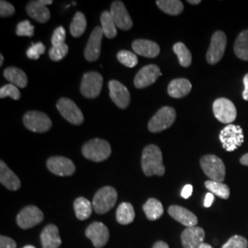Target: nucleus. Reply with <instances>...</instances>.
<instances>
[{
  "mask_svg": "<svg viewBox=\"0 0 248 248\" xmlns=\"http://www.w3.org/2000/svg\"><path fill=\"white\" fill-rule=\"evenodd\" d=\"M68 53V45L63 44L59 46H53L49 51L50 58L54 61L58 62L63 59Z\"/></svg>",
  "mask_w": 248,
  "mask_h": 248,
  "instance_id": "37",
  "label": "nucleus"
},
{
  "mask_svg": "<svg viewBox=\"0 0 248 248\" xmlns=\"http://www.w3.org/2000/svg\"><path fill=\"white\" fill-rule=\"evenodd\" d=\"M118 193L114 187L107 186L101 187L93 198V210L98 214L109 212L116 204Z\"/></svg>",
  "mask_w": 248,
  "mask_h": 248,
  "instance_id": "3",
  "label": "nucleus"
},
{
  "mask_svg": "<svg viewBox=\"0 0 248 248\" xmlns=\"http://www.w3.org/2000/svg\"><path fill=\"white\" fill-rule=\"evenodd\" d=\"M169 215L181 224L187 227H193L198 223V218L194 213L181 206L172 205L169 208Z\"/></svg>",
  "mask_w": 248,
  "mask_h": 248,
  "instance_id": "20",
  "label": "nucleus"
},
{
  "mask_svg": "<svg viewBox=\"0 0 248 248\" xmlns=\"http://www.w3.org/2000/svg\"><path fill=\"white\" fill-rule=\"evenodd\" d=\"M0 182L9 190L15 191L20 187L19 178L9 169L3 160L0 161Z\"/></svg>",
  "mask_w": 248,
  "mask_h": 248,
  "instance_id": "24",
  "label": "nucleus"
},
{
  "mask_svg": "<svg viewBox=\"0 0 248 248\" xmlns=\"http://www.w3.org/2000/svg\"><path fill=\"white\" fill-rule=\"evenodd\" d=\"M205 232L202 227H187L181 234V243L184 248H199L203 244Z\"/></svg>",
  "mask_w": 248,
  "mask_h": 248,
  "instance_id": "19",
  "label": "nucleus"
},
{
  "mask_svg": "<svg viewBox=\"0 0 248 248\" xmlns=\"http://www.w3.org/2000/svg\"><path fill=\"white\" fill-rule=\"evenodd\" d=\"M100 21L101 29L107 38L113 39L117 36V26L110 14V11H103L100 16Z\"/></svg>",
  "mask_w": 248,
  "mask_h": 248,
  "instance_id": "32",
  "label": "nucleus"
},
{
  "mask_svg": "<svg viewBox=\"0 0 248 248\" xmlns=\"http://www.w3.org/2000/svg\"><path fill=\"white\" fill-rule=\"evenodd\" d=\"M23 124L33 133H45L52 128L51 119L41 111H28L23 116Z\"/></svg>",
  "mask_w": 248,
  "mask_h": 248,
  "instance_id": "8",
  "label": "nucleus"
},
{
  "mask_svg": "<svg viewBox=\"0 0 248 248\" xmlns=\"http://www.w3.org/2000/svg\"><path fill=\"white\" fill-rule=\"evenodd\" d=\"M243 81H244V86H245V90L243 92V98L248 101V74L245 76Z\"/></svg>",
  "mask_w": 248,
  "mask_h": 248,
  "instance_id": "47",
  "label": "nucleus"
},
{
  "mask_svg": "<svg viewBox=\"0 0 248 248\" xmlns=\"http://www.w3.org/2000/svg\"><path fill=\"white\" fill-rule=\"evenodd\" d=\"M23 248H36L35 247H33V246H26V247H24Z\"/></svg>",
  "mask_w": 248,
  "mask_h": 248,
  "instance_id": "53",
  "label": "nucleus"
},
{
  "mask_svg": "<svg viewBox=\"0 0 248 248\" xmlns=\"http://www.w3.org/2000/svg\"><path fill=\"white\" fill-rule=\"evenodd\" d=\"M173 51L177 54L178 61L181 66L188 67L192 62V55L186 45L182 43H177L173 46Z\"/></svg>",
  "mask_w": 248,
  "mask_h": 248,
  "instance_id": "34",
  "label": "nucleus"
},
{
  "mask_svg": "<svg viewBox=\"0 0 248 248\" xmlns=\"http://www.w3.org/2000/svg\"><path fill=\"white\" fill-rule=\"evenodd\" d=\"M162 76L160 68L155 64H148L142 67L134 78V86L136 89H144L154 84Z\"/></svg>",
  "mask_w": 248,
  "mask_h": 248,
  "instance_id": "13",
  "label": "nucleus"
},
{
  "mask_svg": "<svg viewBox=\"0 0 248 248\" xmlns=\"http://www.w3.org/2000/svg\"><path fill=\"white\" fill-rule=\"evenodd\" d=\"M110 14L116 26L123 31H129L133 27V20L122 1H114L110 7Z\"/></svg>",
  "mask_w": 248,
  "mask_h": 248,
  "instance_id": "18",
  "label": "nucleus"
},
{
  "mask_svg": "<svg viewBox=\"0 0 248 248\" xmlns=\"http://www.w3.org/2000/svg\"><path fill=\"white\" fill-rule=\"evenodd\" d=\"M226 45L227 38L225 33L221 31H215L212 37L210 48L208 49V52L206 54L207 62L210 64H215L219 61H221L226 49Z\"/></svg>",
  "mask_w": 248,
  "mask_h": 248,
  "instance_id": "10",
  "label": "nucleus"
},
{
  "mask_svg": "<svg viewBox=\"0 0 248 248\" xmlns=\"http://www.w3.org/2000/svg\"><path fill=\"white\" fill-rule=\"evenodd\" d=\"M56 108L61 115L70 124L80 125L84 122V115L78 105L69 98H60Z\"/></svg>",
  "mask_w": 248,
  "mask_h": 248,
  "instance_id": "11",
  "label": "nucleus"
},
{
  "mask_svg": "<svg viewBox=\"0 0 248 248\" xmlns=\"http://www.w3.org/2000/svg\"><path fill=\"white\" fill-rule=\"evenodd\" d=\"M87 28V19L83 13L77 12L74 16L70 24V32L73 37H80L82 35Z\"/></svg>",
  "mask_w": 248,
  "mask_h": 248,
  "instance_id": "33",
  "label": "nucleus"
},
{
  "mask_svg": "<svg viewBox=\"0 0 248 248\" xmlns=\"http://www.w3.org/2000/svg\"><path fill=\"white\" fill-rule=\"evenodd\" d=\"M86 236L91 240L93 246L96 248H103L109 238V232L106 225L102 222H95L91 223L86 230Z\"/></svg>",
  "mask_w": 248,
  "mask_h": 248,
  "instance_id": "14",
  "label": "nucleus"
},
{
  "mask_svg": "<svg viewBox=\"0 0 248 248\" xmlns=\"http://www.w3.org/2000/svg\"><path fill=\"white\" fill-rule=\"evenodd\" d=\"M104 35L101 27H96L89 36L88 45L85 49V58L89 62L97 61L101 51V41Z\"/></svg>",
  "mask_w": 248,
  "mask_h": 248,
  "instance_id": "16",
  "label": "nucleus"
},
{
  "mask_svg": "<svg viewBox=\"0 0 248 248\" xmlns=\"http://www.w3.org/2000/svg\"><path fill=\"white\" fill-rule=\"evenodd\" d=\"M46 164L53 174L60 177L72 176L76 171L75 164L71 160L63 156H53L47 160Z\"/></svg>",
  "mask_w": 248,
  "mask_h": 248,
  "instance_id": "15",
  "label": "nucleus"
},
{
  "mask_svg": "<svg viewBox=\"0 0 248 248\" xmlns=\"http://www.w3.org/2000/svg\"><path fill=\"white\" fill-rule=\"evenodd\" d=\"M5 78L10 82V84L24 89L28 84V78L26 74L18 67H8L4 70Z\"/></svg>",
  "mask_w": 248,
  "mask_h": 248,
  "instance_id": "26",
  "label": "nucleus"
},
{
  "mask_svg": "<svg viewBox=\"0 0 248 248\" xmlns=\"http://www.w3.org/2000/svg\"><path fill=\"white\" fill-rule=\"evenodd\" d=\"M192 85L186 78H177L169 83L168 92L171 98H181L186 97L191 91Z\"/></svg>",
  "mask_w": 248,
  "mask_h": 248,
  "instance_id": "25",
  "label": "nucleus"
},
{
  "mask_svg": "<svg viewBox=\"0 0 248 248\" xmlns=\"http://www.w3.org/2000/svg\"><path fill=\"white\" fill-rule=\"evenodd\" d=\"M201 0H188V3L191 4V5H199L201 4Z\"/></svg>",
  "mask_w": 248,
  "mask_h": 248,
  "instance_id": "50",
  "label": "nucleus"
},
{
  "mask_svg": "<svg viewBox=\"0 0 248 248\" xmlns=\"http://www.w3.org/2000/svg\"><path fill=\"white\" fill-rule=\"evenodd\" d=\"M135 218L133 206L129 202H123L117 209L116 220L120 224L126 225L132 223Z\"/></svg>",
  "mask_w": 248,
  "mask_h": 248,
  "instance_id": "29",
  "label": "nucleus"
},
{
  "mask_svg": "<svg viewBox=\"0 0 248 248\" xmlns=\"http://www.w3.org/2000/svg\"><path fill=\"white\" fill-rule=\"evenodd\" d=\"M205 186L210 190L211 193H213V195L218 196L221 199L227 200L230 197V188L223 183L208 180L205 182Z\"/></svg>",
  "mask_w": 248,
  "mask_h": 248,
  "instance_id": "35",
  "label": "nucleus"
},
{
  "mask_svg": "<svg viewBox=\"0 0 248 248\" xmlns=\"http://www.w3.org/2000/svg\"><path fill=\"white\" fill-rule=\"evenodd\" d=\"M233 50L239 59L248 61V30L243 31L236 38Z\"/></svg>",
  "mask_w": 248,
  "mask_h": 248,
  "instance_id": "30",
  "label": "nucleus"
},
{
  "mask_svg": "<svg viewBox=\"0 0 248 248\" xmlns=\"http://www.w3.org/2000/svg\"><path fill=\"white\" fill-rule=\"evenodd\" d=\"M92 208L93 205L89 202L88 199L84 197L78 198L74 202V210L76 216L78 220L84 221L87 220L92 214Z\"/></svg>",
  "mask_w": 248,
  "mask_h": 248,
  "instance_id": "28",
  "label": "nucleus"
},
{
  "mask_svg": "<svg viewBox=\"0 0 248 248\" xmlns=\"http://www.w3.org/2000/svg\"><path fill=\"white\" fill-rule=\"evenodd\" d=\"M109 97L120 108H126L130 104V92L128 89L117 80L108 82Z\"/></svg>",
  "mask_w": 248,
  "mask_h": 248,
  "instance_id": "17",
  "label": "nucleus"
},
{
  "mask_svg": "<svg viewBox=\"0 0 248 248\" xmlns=\"http://www.w3.org/2000/svg\"><path fill=\"white\" fill-rule=\"evenodd\" d=\"M192 192H193V186L191 185H186L182 188L181 196L184 199H188L190 196L192 195Z\"/></svg>",
  "mask_w": 248,
  "mask_h": 248,
  "instance_id": "45",
  "label": "nucleus"
},
{
  "mask_svg": "<svg viewBox=\"0 0 248 248\" xmlns=\"http://www.w3.org/2000/svg\"><path fill=\"white\" fill-rule=\"evenodd\" d=\"M153 248H169V247L167 243H165V242H163V241H158V242H156V243L154 245Z\"/></svg>",
  "mask_w": 248,
  "mask_h": 248,
  "instance_id": "48",
  "label": "nucleus"
},
{
  "mask_svg": "<svg viewBox=\"0 0 248 248\" xmlns=\"http://www.w3.org/2000/svg\"><path fill=\"white\" fill-rule=\"evenodd\" d=\"M132 48L135 54L148 58H155L160 53L159 45L149 40H135L132 45Z\"/></svg>",
  "mask_w": 248,
  "mask_h": 248,
  "instance_id": "21",
  "label": "nucleus"
},
{
  "mask_svg": "<svg viewBox=\"0 0 248 248\" xmlns=\"http://www.w3.org/2000/svg\"><path fill=\"white\" fill-rule=\"evenodd\" d=\"M142 169L147 177L163 176L166 169L163 163V155L159 147L155 144L147 145L142 155Z\"/></svg>",
  "mask_w": 248,
  "mask_h": 248,
  "instance_id": "1",
  "label": "nucleus"
},
{
  "mask_svg": "<svg viewBox=\"0 0 248 248\" xmlns=\"http://www.w3.org/2000/svg\"><path fill=\"white\" fill-rule=\"evenodd\" d=\"M240 163L244 166H248V153L244 155L241 158H240Z\"/></svg>",
  "mask_w": 248,
  "mask_h": 248,
  "instance_id": "49",
  "label": "nucleus"
},
{
  "mask_svg": "<svg viewBox=\"0 0 248 248\" xmlns=\"http://www.w3.org/2000/svg\"><path fill=\"white\" fill-rule=\"evenodd\" d=\"M28 15L40 23H45L51 17L50 10L42 3V0H34L28 3L26 7Z\"/></svg>",
  "mask_w": 248,
  "mask_h": 248,
  "instance_id": "23",
  "label": "nucleus"
},
{
  "mask_svg": "<svg viewBox=\"0 0 248 248\" xmlns=\"http://www.w3.org/2000/svg\"><path fill=\"white\" fill-rule=\"evenodd\" d=\"M220 141L222 142L223 149L227 152H233L240 147L244 140L245 136L242 128L238 125L229 124L225 126L220 133Z\"/></svg>",
  "mask_w": 248,
  "mask_h": 248,
  "instance_id": "5",
  "label": "nucleus"
},
{
  "mask_svg": "<svg viewBox=\"0 0 248 248\" xmlns=\"http://www.w3.org/2000/svg\"><path fill=\"white\" fill-rule=\"evenodd\" d=\"M41 243L43 248H58L62 245L59 230L56 225L48 224L41 233Z\"/></svg>",
  "mask_w": 248,
  "mask_h": 248,
  "instance_id": "22",
  "label": "nucleus"
},
{
  "mask_svg": "<svg viewBox=\"0 0 248 248\" xmlns=\"http://www.w3.org/2000/svg\"><path fill=\"white\" fill-rule=\"evenodd\" d=\"M17 244L13 239L8 236H0V248H16Z\"/></svg>",
  "mask_w": 248,
  "mask_h": 248,
  "instance_id": "44",
  "label": "nucleus"
},
{
  "mask_svg": "<svg viewBox=\"0 0 248 248\" xmlns=\"http://www.w3.org/2000/svg\"><path fill=\"white\" fill-rule=\"evenodd\" d=\"M201 167L205 175L212 181L220 182L225 178V166L221 158L214 155H207L201 158Z\"/></svg>",
  "mask_w": 248,
  "mask_h": 248,
  "instance_id": "4",
  "label": "nucleus"
},
{
  "mask_svg": "<svg viewBox=\"0 0 248 248\" xmlns=\"http://www.w3.org/2000/svg\"><path fill=\"white\" fill-rule=\"evenodd\" d=\"M213 248V247H211L209 244H206V243H203V244H202L201 246H200V248Z\"/></svg>",
  "mask_w": 248,
  "mask_h": 248,
  "instance_id": "51",
  "label": "nucleus"
},
{
  "mask_svg": "<svg viewBox=\"0 0 248 248\" xmlns=\"http://www.w3.org/2000/svg\"><path fill=\"white\" fill-rule=\"evenodd\" d=\"M16 33L18 36L32 37L34 34V26L29 20H23L17 25Z\"/></svg>",
  "mask_w": 248,
  "mask_h": 248,
  "instance_id": "41",
  "label": "nucleus"
},
{
  "mask_svg": "<svg viewBox=\"0 0 248 248\" xmlns=\"http://www.w3.org/2000/svg\"><path fill=\"white\" fill-rule=\"evenodd\" d=\"M14 13H15V8L9 2L1 0V2H0V16H1V18L12 16Z\"/></svg>",
  "mask_w": 248,
  "mask_h": 248,
  "instance_id": "43",
  "label": "nucleus"
},
{
  "mask_svg": "<svg viewBox=\"0 0 248 248\" xmlns=\"http://www.w3.org/2000/svg\"><path fill=\"white\" fill-rule=\"evenodd\" d=\"M117 58L119 62H122L124 65L129 68H133L138 63L137 55L130 51H126V50L120 51L117 54Z\"/></svg>",
  "mask_w": 248,
  "mask_h": 248,
  "instance_id": "36",
  "label": "nucleus"
},
{
  "mask_svg": "<svg viewBox=\"0 0 248 248\" xmlns=\"http://www.w3.org/2000/svg\"><path fill=\"white\" fill-rule=\"evenodd\" d=\"M248 240L241 235H234L228 240L222 248H248Z\"/></svg>",
  "mask_w": 248,
  "mask_h": 248,
  "instance_id": "39",
  "label": "nucleus"
},
{
  "mask_svg": "<svg viewBox=\"0 0 248 248\" xmlns=\"http://www.w3.org/2000/svg\"><path fill=\"white\" fill-rule=\"evenodd\" d=\"M45 53V46L43 43L31 44V46L27 50V56L31 60H37Z\"/></svg>",
  "mask_w": 248,
  "mask_h": 248,
  "instance_id": "40",
  "label": "nucleus"
},
{
  "mask_svg": "<svg viewBox=\"0 0 248 248\" xmlns=\"http://www.w3.org/2000/svg\"><path fill=\"white\" fill-rule=\"evenodd\" d=\"M82 154L87 159L93 162H102L111 155L109 143L103 139H93L86 142L82 147Z\"/></svg>",
  "mask_w": 248,
  "mask_h": 248,
  "instance_id": "2",
  "label": "nucleus"
},
{
  "mask_svg": "<svg viewBox=\"0 0 248 248\" xmlns=\"http://www.w3.org/2000/svg\"><path fill=\"white\" fill-rule=\"evenodd\" d=\"M176 110L172 107H163L154 115L148 124L151 133H160L172 126L176 120Z\"/></svg>",
  "mask_w": 248,
  "mask_h": 248,
  "instance_id": "6",
  "label": "nucleus"
},
{
  "mask_svg": "<svg viewBox=\"0 0 248 248\" xmlns=\"http://www.w3.org/2000/svg\"><path fill=\"white\" fill-rule=\"evenodd\" d=\"M65 31L62 26L58 27L54 30L52 36V45L53 46H59L64 44L65 41Z\"/></svg>",
  "mask_w": 248,
  "mask_h": 248,
  "instance_id": "42",
  "label": "nucleus"
},
{
  "mask_svg": "<svg viewBox=\"0 0 248 248\" xmlns=\"http://www.w3.org/2000/svg\"><path fill=\"white\" fill-rule=\"evenodd\" d=\"M142 210L146 217L150 221H155L159 219L164 213V207L158 200L150 198L142 206Z\"/></svg>",
  "mask_w": 248,
  "mask_h": 248,
  "instance_id": "27",
  "label": "nucleus"
},
{
  "mask_svg": "<svg viewBox=\"0 0 248 248\" xmlns=\"http://www.w3.org/2000/svg\"><path fill=\"white\" fill-rule=\"evenodd\" d=\"M156 5L163 12L171 16H177L182 13L184 6L179 0H157Z\"/></svg>",
  "mask_w": 248,
  "mask_h": 248,
  "instance_id": "31",
  "label": "nucleus"
},
{
  "mask_svg": "<svg viewBox=\"0 0 248 248\" xmlns=\"http://www.w3.org/2000/svg\"><path fill=\"white\" fill-rule=\"evenodd\" d=\"M44 213L34 205L27 206L17 216V223L21 229H30L44 221Z\"/></svg>",
  "mask_w": 248,
  "mask_h": 248,
  "instance_id": "12",
  "label": "nucleus"
},
{
  "mask_svg": "<svg viewBox=\"0 0 248 248\" xmlns=\"http://www.w3.org/2000/svg\"><path fill=\"white\" fill-rule=\"evenodd\" d=\"M103 85V78L98 72H89L83 76L80 91L87 98H98Z\"/></svg>",
  "mask_w": 248,
  "mask_h": 248,
  "instance_id": "7",
  "label": "nucleus"
},
{
  "mask_svg": "<svg viewBox=\"0 0 248 248\" xmlns=\"http://www.w3.org/2000/svg\"><path fill=\"white\" fill-rule=\"evenodd\" d=\"M213 113L215 118L222 124H232L237 116L236 108L233 103L225 98L216 99L213 102Z\"/></svg>",
  "mask_w": 248,
  "mask_h": 248,
  "instance_id": "9",
  "label": "nucleus"
},
{
  "mask_svg": "<svg viewBox=\"0 0 248 248\" xmlns=\"http://www.w3.org/2000/svg\"><path fill=\"white\" fill-rule=\"evenodd\" d=\"M7 97H10L14 100H18L20 98V92L18 90V87L9 84L0 89V98H5Z\"/></svg>",
  "mask_w": 248,
  "mask_h": 248,
  "instance_id": "38",
  "label": "nucleus"
},
{
  "mask_svg": "<svg viewBox=\"0 0 248 248\" xmlns=\"http://www.w3.org/2000/svg\"><path fill=\"white\" fill-rule=\"evenodd\" d=\"M213 201H214V195L213 193H211V192L207 193L205 197V200H204V207H206V208L211 207L213 205Z\"/></svg>",
  "mask_w": 248,
  "mask_h": 248,
  "instance_id": "46",
  "label": "nucleus"
},
{
  "mask_svg": "<svg viewBox=\"0 0 248 248\" xmlns=\"http://www.w3.org/2000/svg\"><path fill=\"white\" fill-rule=\"evenodd\" d=\"M3 62H4V56L0 54V66L3 64Z\"/></svg>",
  "mask_w": 248,
  "mask_h": 248,
  "instance_id": "52",
  "label": "nucleus"
}]
</instances>
